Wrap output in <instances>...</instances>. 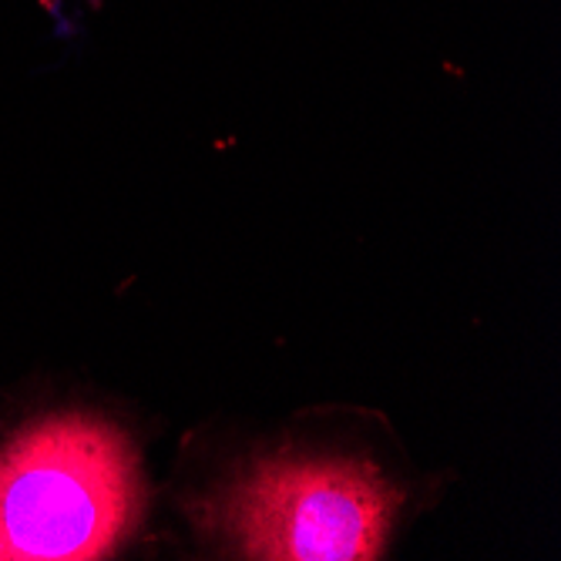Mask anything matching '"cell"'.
Here are the masks:
<instances>
[{
	"label": "cell",
	"mask_w": 561,
	"mask_h": 561,
	"mask_svg": "<svg viewBox=\"0 0 561 561\" xmlns=\"http://www.w3.org/2000/svg\"><path fill=\"white\" fill-rule=\"evenodd\" d=\"M141 512L128 437L105 421L65 414L0 447V558L78 561L108 554Z\"/></svg>",
	"instance_id": "cell-1"
},
{
	"label": "cell",
	"mask_w": 561,
	"mask_h": 561,
	"mask_svg": "<svg viewBox=\"0 0 561 561\" xmlns=\"http://www.w3.org/2000/svg\"><path fill=\"white\" fill-rule=\"evenodd\" d=\"M397 494L353 461H270L219 504V525L249 558L360 561L383 548Z\"/></svg>",
	"instance_id": "cell-2"
}]
</instances>
